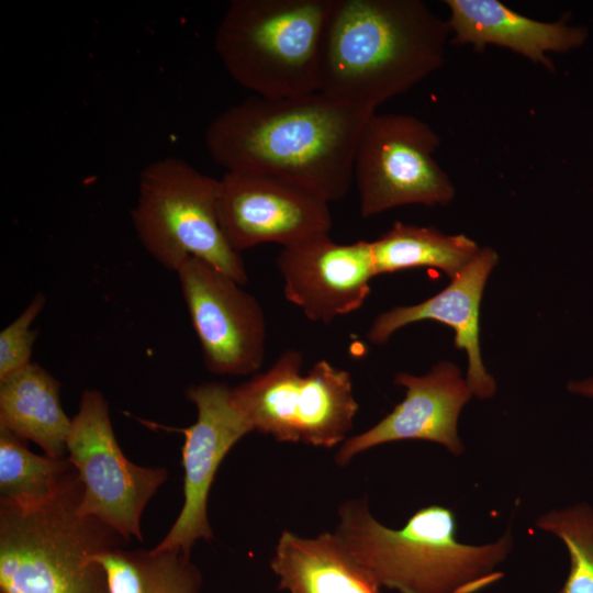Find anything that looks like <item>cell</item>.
I'll use <instances>...</instances> for the list:
<instances>
[{
	"label": "cell",
	"mask_w": 593,
	"mask_h": 593,
	"mask_svg": "<svg viewBox=\"0 0 593 593\" xmlns=\"http://www.w3.org/2000/svg\"><path fill=\"white\" fill-rule=\"evenodd\" d=\"M67 457L82 486L79 513L96 517L126 540H142V514L167 480V471L135 465L125 457L114 435L108 402L98 390L81 394L79 410L71 418Z\"/></svg>",
	"instance_id": "9c48e42d"
},
{
	"label": "cell",
	"mask_w": 593,
	"mask_h": 593,
	"mask_svg": "<svg viewBox=\"0 0 593 593\" xmlns=\"http://www.w3.org/2000/svg\"><path fill=\"white\" fill-rule=\"evenodd\" d=\"M439 146V135L423 120L374 113L361 132L354 159L361 215L411 204L448 205L456 189L434 158Z\"/></svg>",
	"instance_id": "ba28073f"
},
{
	"label": "cell",
	"mask_w": 593,
	"mask_h": 593,
	"mask_svg": "<svg viewBox=\"0 0 593 593\" xmlns=\"http://www.w3.org/2000/svg\"><path fill=\"white\" fill-rule=\"evenodd\" d=\"M302 365L299 350H284L268 370L232 388L234 401L254 432L332 448L345 440L358 412L350 373L321 359L302 376Z\"/></svg>",
	"instance_id": "52a82bcc"
},
{
	"label": "cell",
	"mask_w": 593,
	"mask_h": 593,
	"mask_svg": "<svg viewBox=\"0 0 593 593\" xmlns=\"http://www.w3.org/2000/svg\"><path fill=\"white\" fill-rule=\"evenodd\" d=\"M77 473L66 458L38 456L26 440L0 427V501L36 507L55 499Z\"/></svg>",
	"instance_id": "44dd1931"
},
{
	"label": "cell",
	"mask_w": 593,
	"mask_h": 593,
	"mask_svg": "<svg viewBox=\"0 0 593 593\" xmlns=\"http://www.w3.org/2000/svg\"><path fill=\"white\" fill-rule=\"evenodd\" d=\"M394 383L406 389L404 400L369 429L346 438L335 456L338 466L373 447L400 440L432 441L454 456L463 454L458 421L473 393L458 366L440 361L423 376L399 372Z\"/></svg>",
	"instance_id": "5bb4252c"
},
{
	"label": "cell",
	"mask_w": 593,
	"mask_h": 593,
	"mask_svg": "<svg viewBox=\"0 0 593 593\" xmlns=\"http://www.w3.org/2000/svg\"><path fill=\"white\" fill-rule=\"evenodd\" d=\"M270 567L289 593H381L347 555L334 533L313 538L283 530Z\"/></svg>",
	"instance_id": "e0dca14e"
},
{
	"label": "cell",
	"mask_w": 593,
	"mask_h": 593,
	"mask_svg": "<svg viewBox=\"0 0 593 593\" xmlns=\"http://www.w3.org/2000/svg\"><path fill=\"white\" fill-rule=\"evenodd\" d=\"M570 393L593 399V377H588L580 380H571L567 384Z\"/></svg>",
	"instance_id": "cb8c5ba5"
},
{
	"label": "cell",
	"mask_w": 593,
	"mask_h": 593,
	"mask_svg": "<svg viewBox=\"0 0 593 593\" xmlns=\"http://www.w3.org/2000/svg\"><path fill=\"white\" fill-rule=\"evenodd\" d=\"M46 298L37 293L21 314L0 332V380L32 362L37 329L32 323L44 309Z\"/></svg>",
	"instance_id": "603a6c76"
},
{
	"label": "cell",
	"mask_w": 593,
	"mask_h": 593,
	"mask_svg": "<svg viewBox=\"0 0 593 593\" xmlns=\"http://www.w3.org/2000/svg\"><path fill=\"white\" fill-rule=\"evenodd\" d=\"M449 10V43L483 51L495 45L518 54L548 70L555 69L547 54H563L585 44V26L563 20L545 22L523 15L499 0H445Z\"/></svg>",
	"instance_id": "2e32d148"
},
{
	"label": "cell",
	"mask_w": 593,
	"mask_h": 593,
	"mask_svg": "<svg viewBox=\"0 0 593 593\" xmlns=\"http://www.w3.org/2000/svg\"><path fill=\"white\" fill-rule=\"evenodd\" d=\"M217 193L219 179L186 160H154L139 174L132 224L144 249L166 269L176 272L187 258L197 257L245 286L244 259L220 226Z\"/></svg>",
	"instance_id": "8992f818"
},
{
	"label": "cell",
	"mask_w": 593,
	"mask_h": 593,
	"mask_svg": "<svg viewBox=\"0 0 593 593\" xmlns=\"http://www.w3.org/2000/svg\"><path fill=\"white\" fill-rule=\"evenodd\" d=\"M276 262L284 298L324 324L359 310L377 276L370 242L339 244L329 234L282 247Z\"/></svg>",
	"instance_id": "4fadbf2b"
},
{
	"label": "cell",
	"mask_w": 593,
	"mask_h": 593,
	"mask_svg": "<svg viewBox=\"0 0 593 593\" xmlns=\"http://www.w3.org/2000/svg\"><path fill=\"white\" fill-rule=\"evenodd\" d=\"M334 0H233L214 36L228 75L255 96L318 92L320 53Z\"/></svg>",
	"instance_id": "5b68a950"
},
{
	"label": "cell",
	"mask_w": 593,
	"mask_h": 593,
	"mask_svg": "<svg viewBox=\"0 0 593 593\" xmlns=\"http://www.w3.org/2000/svg\"><path fill=\"white\" fill-rule=\"evenodd\" d=\"M497 261L494 249L480 248L475 257L437 294L423 302L394 306L379 314L367 332V339L371 344L382 345L409 324L426 320L443 323L455 332L456 348L467 354L466 380L473 396L491 399L495 394L496 383L482 360L479 314L485 283Z\"/></svg>",
	"instance_id": "9a60e30c"
},
{
	"label": "cell",
	"mask_w": 593,
	"mask_h": 593,
	"mask_svg": "<svg viewBox=\"0 0 593 593\" xmlns=\"http://www.w3.org/2000/svg\"><path fill=\"white\" fill-rule=\"evenodd\" d=\"M187 399L195 405L197 421L177 429L182 446V508L156 550H176L190 556L198 539L213 538L208 518V499L217 469L234 445L254 432L236 405L232 388L222 382L188 387Z\"/></svg>",
	"instance_id": "8fae6325"
},
{
	"label": "cell",
	"mask_w": 593,
	"mask_h": 593,
	"mask_svg": "<svg viewBox=\"0 0 593 593\" xmlns=\"http://www.w3.org/2000/svg\"><path fill=\"white\" fill-rule=\"evenodd\" d=\"M535 527L558 537L569 556V571L558 593H593V506L585 502L551 508Z\"/></svg>",
	"instance_id": "7402d4cb"
},
{
	"label": "cell",
	"mask_w": 593,
	"mask_h": 593,
	"mask_svg": "<svg viewBox=\"0 0 593 593\" xmlns=\"http://www.w3.org/2000/svg\"><path fill=\"white\" fill-rule=\"evenodd\" d=\"M450 30L421 0H334L318 92L376 111L439 69Z\"/></svg>",
	"instance_id": "7a4b0ae2"
},
{
	"label": "cell",
	"mask_w": 593,
	"mask_h": 593,
	"mask_svg": "<svg viewBox=\"0 0 593 593\" xmlns=\"http://www.w3.org/2000/svg\"><path fill=\"white\" fill-rule=\"evenodd\" d=\"M176 275L206 369L219 376L257 373L267 338L257 299L197 257L187 258Z\"/></svg>",
	"instance_id": "30bf717a"
},
{
	"label": "cell",
	"mask_w": 593,
	"mask_h": 593,
	"mask_svg": "<svg viewBox=\"0 0 593 593\" xmlns=\"http://www.w3.org/2000/svg\"><path fill=\"white\" fill-rule=\"evenodd\" d=\"M217 216L237 253L275 243L287 247L329 234V203L284 180L257 174L228 172L219 179Z\"/></svg>",
	"instance_id": "7c38bea8"
},
{
	"label": "cell",
	"mask_w": 593,
	"mask_h": 593,
	"mask_svg": "<svg viewBox=\"0 0 593 593\" xmlns=\"http://www.w3.org/2000/svg\"><path fill=\"white\" fill-rule=\"evenodd\" d=\"M370 243L377 276L428 267L441 270L451 280L480 250L465 234L449 235L400 221Z\"/></svg>",
	"instance_id": "d6986e66"
},
{
	"label": "cell",
	"mask_w": 593,
	"mask_h": 593,
	"mask_svg": "<svg viewBox=\"0 0 593 593\" xmlns=\"http://www.w3.org/2000/svg\"><path fill=\"white\" fill-rule=\"evenodd\" d=\"M0 427L38 445L53 458L67 457L71 419L60 403V383L31 362L0 380Z\"/></svg>",
	"instance_id": "ac0fdd59"
},
{
	"label": "cell",
	"mask_w": 593,
	"mask_h": 593,
	"mask_svg": "<svg viewBox=\"0 0 593 593\" xmlns=\"http://www.w3.org/2000/svg\"><path fill=\"white\" fill-rule=\"evenodd\" d=\"M374 113L321 92L253 96L219 113L205 130L204 144L225 172L275 177L329 203L348 193L357 145Z\"/></svg>",
	"instance_id": "6da1fadb"
},
{
	"label": "cell",
	"mask_w": 593,
	"mask_h": 593,
	"mask_svg": "<svg viewBox=\"0 0 593 593\" xmlns=\"http://www.w3.org/2000/svg\"><path fill=\"white\" fill-rule=\"evenodd\" d=\"M92 560L103 568L109 593H202L199 569L180 551L116 547Z\"/></svg>",
	"instance_id": "ffe728a7"
},
{
	"label": "cell",
	"mask_w": 593,
	"mask_h": 593,
	"mask_svg": "<svg viewBox=\"0 0 593 593\" xmlns=\"http://www.w3.org/2000/svg\"><path fill=\"white\" fill-rule=\"evenodd\" d=\"M334 533L353 561L380 588L400 593H478L499 582L513 549L507 529L494 542L457 540L449 507L416 511L400 529L379 523L367 500H349L338 510Z\"/></svg>",
	"instance_id": "3957f363"
},
{
	"label": "cell",
	"mask_w": 593,
	"mask_h": 593,
	"mask_svg": "<svg viewBox=\"0 0 593 593\" xmlns=\"http://www.w3.org/2000/svg\"><path fill=\"white\" fill-rule=\"evenodd\" d=\"M81 492L76 473L43 505L0 501L1 593H109L105 572L92 557L128 540L79 513Z\"/></svg>",
	"instance_id": "277c9868"
}]
</instances>
